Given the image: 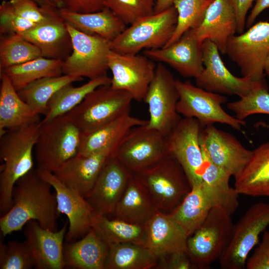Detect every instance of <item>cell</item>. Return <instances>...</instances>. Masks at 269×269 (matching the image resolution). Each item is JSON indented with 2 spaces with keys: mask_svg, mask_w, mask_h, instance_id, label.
I'll list each match as a JSON object with an SVG mask.
<instances>
[{
  "mask_svg": "<svg viewBox=\"0 0 269 269\" xmlns=\"http://www.w3.org/2000/svg\"><path fill=\"white\" fill-rule=\"evenodd\" d=\"M52 187L33 168L15 183L11 209L0 218L3 237L21 230L30 220L45 229L56 231L58 214Z\"/></svg>",
  "mask_w": 269,
  "mask_h": 269,
  "instance_id": "1",
  "label": "cell"
},
{
  "mask_svg": "<svg viewBox=\"0 0 269 269\" xmlns=\"http://www.w3.org/2000/svg\"><path fill=\"white\" fill-rule=\"evenodd\" d=\"M41 122L7 131L0 135L1 216L12 206V190L15 183L34 168L33 150Z\"/></svg>",
  "mask_w": 269,
  "mask_h": 269,
  "instance_id": "2",
  "label": "cell"
},
{
  "mask_svg": "<svg viewBox=\"0 0 269 269\" xmlns=\"http://www.w3.org/2000/svg\"><path fill=\"white\" fill-rule=\"evenodd\" d=\"M150 195L156 210L170 214L191 189L182 166L170 153L133 174Z\"/></svg>",
  "mask_w": 269,
  "mask_h": 269,
  "instance_id": "3",
  "label": "cell"
},
{
  "mask_svg": "<svg viewBox=\"0 0 269 269\" xmlns=\"http://www.w3.org/2000/svg\"><path fill=\"white\" fill-rule=\"evenodd\" d=\"M82 134L67 114L41 122L35 147L36 169L54 173L79 153Z\"/></svg>",
  "mask_w": 269,
  "mask_h": 269,
  "instance_id": "4",
  "label": "cell"
},
{
  "mask_svg": "<svg viewBox=\"0 0 269 269\" xmlns=\"http://www.w3.org/2000/svg\"><path fill=\"white\" fill-rule=\"evenodd\" d=\"M177 20V12L173 6L141 17L111 41V49L120 53L136 54L142 49L162 48L171 37Z\"/></svg>",
  "mask_w": 269,
  "mask_h": 269,
  "instance_id": "5",
  "label": "cell"
},
{
  "mask_svg": "<svg viewBox=\"0 0 269 269\" xmlns=\"http://www.w3.org/2000/svg\"><path fill=\"white\" fill-rule=\"evenodd\" d=\"M134 100L127 91L101 86L67 115L83 133L91 131L130 113Z\"/></svg>",
  "mask_w": 269,
  "mask_h": 269,
  "instance_id": "6",
  "label": "cell"
},
{
  "mask_svg": "<svg viewBox=\"0 0 269 269\" xmlns=\"http://www.w3.org/2000/svg\"><path fill=\"white\" fill-rule=\"evenodd\" d=\"M234 225L232 214L218 207L211 209L187 241V252L198 269H207L220 259L231 241Z\"/></svg>",
  "mask_w": 269,
  "mask_h": 269,
  "instance_id": "7",
  "label": "cell"
},
{
  "mask_svg": "<svg viewBox=\"0 0 269 269\" xmlns=\"http://www.w3.org/2000/svg\"><path fill=\"white\" fill-rule=\"evenodd\" d=\"M179 93L177 111L184 117L197 120L202 127L215 123L226 124L241 131L246 124L227 113L222 105L227 98L221 94L207 91L193 85L190 81L176 80Z\"/></svg>",
  "mask_w": 269,
  "mask_h": 269,
  "instance_id": "8",
  "label": "cell"
},
{
  "mask_svg": "<svg viewBox=\"0 0 269 269\" xmlns=\"http://www.w3.org/2000/svg\"><path fill=\"white\" fill-rule=\"evenodd\" d=\"M66 24L72 50L63 61V74L89 80L106 75L111 41L97 35L86 34Z\"/></svg>",
  "mask_w": 269,
  "mask_h": 269,
  "instance_id": "9",
  "label": "cell"
},
{
  "mask_svg": "<svg viewBox=\"0 0 269 269\" xmlns=\"http://www.w3.org/2000/svg\"><path fill=\"white\" fill-rule=\"evenodd\" d=\"M269 226V204L258 202L251 206L234 225L231 241L220 257L223 269H242L248 256L258 244L259 237Z\"/></svg>",
  "mask_w": 269,
  "mask_h": 269,
  "instance_id": "10",
  "label": "cell"
},
{
  "mask_svg": "<svg viewBox=\"0 0 269 269\" xmlns=\"http://www.w3.org/2000/svg\"><path fill=\"white\" fill-rule=\"evenodd\" d=\"M169 153L166 136L145 125L130 129L121 140L113 156L134 174Z\"/></svg>",
  "mask_w": 269,
  "mask_h": 269,
  "instance_id": "11",
  "label": "cell"
},
{
  "mask_svg": "<svg viewBox=\"0 0 269 269\" xmlns=\"http://www.w3.org/2000/svg\"><path fill=\"white\" fill-rule=\"evenodd\" d=\"M176 80L171 72L159 62L143 99L148 105L149 114L146 126L165 136L181 119L177 111L179 96Z\"/></svg>",
  "mask_w": 269,
  "mask_h": 269,
  "instance_id": "12",
  "label": "cell"
},
{
  "mask_svg": "<svg viewBox=\"0 0 269 269\" xmlns=\"http://www.w3.org/2000/svg\"><path fill=\"white\" fill-rule=\"evenodd\" d=\"M226 54L236 63L244 77L254 81L264 78V65L269 54V22L259 21L228 41Z\"/></svg>",
  "mask_w": 269,
  "mask_h": 269,
  "instance_id": "13",
  "label": "cell"
},
{
  "mask_svg": "<svg viewBox=\"0 0 269 269\" xmlns=\"http://www.w3.org/2000/svg\"><path fill=\"white\" fill-rule=\"evenodd\" d=\"M202 51L204 69L195 78L200 88L209 92L237 96L241 98L265 81L263 79L254 81L246 77H238L233 75L222 61L217 46L210 40L203 41Z\"/></svg>",
  "mask_w": 269,
  "mask_h": 269,
  "instance_id": "14",
  "label": "cell"
},
{
  "mask_svg": "<svg viewBox=\"0 0 269 269\" xmlns=\"http://www.w3.org/2000/svg\"><path fill=\"white\" fill-rule=\"evenodd\" d=\"M153 60L140 54H123L111 50L107 55L112 77L110 85L129 92L134 100H143L154 75Z\"/></svg>",
  "mask_w": 269,
  "mask_h": 269,
  "instance_id": "15",
  "label": "cell"
},
{
  "mask_svg": "<svg viewBox=\"0 0 269 269\" xmlns=\"http://www.w3.org/2000/svg\"><path fill=\"white\" fill-rule=\"evenodd\" d=\"M202 126L194 118H181L166 136L168 150L178 161L191 185L202 183L204 157L200 135Z\"/></svg>",
  "mask_w": 269,
  "mask_h": 269,
  "instance_id": "16",
  "label": "cell"
},
{
  "mask_svg": "<svg viewBox=\"0 0 269 269\" xmlns=\"http://www.w3.org/2000/svg\"><path fill=\"white\" fill-rule=\"evenodd\" d=\"M200 142L211 161L231 176L243 170L253 154V150L246 148L234 136L213 124L202 127Z\"/></svg>",
  "mask_w": 269,
  "mask_h": 269,
  "instance_id": "17",
  "label": "cell"
},
{
  "mask_svg": "<svg viewBox=\"0 0 269 269\" xmlns=\"http://www.w3.org/2000/svg\"><path fill=\"white\" fill-rule=\"evenodd\" d=\"M37 170L55 191L58 214L67 217L69 225L66 241L70 242L83 237L92 228L95 212L92 206L85 198L64 184L53 172Z\"/></svg>",
  "mask_w": 269,
  "mask_h": 269,
  "instance_id": "18",
  "label": "cell"
},
{
  "mask_svg": "<svg viewBox=\"0 0 269 269\" xmlns=\"http://www.w3.org/2000/svg\"><path fill=\"white\" fill-rule=\"evenodd\" d=\"M120 142L89 155L78 153L53 173L64 184L86 198L107 161L113 156Z\"/></svg>",
  "mask_w": 269,
  "mask_h": 269,
  "instance_id": "19",
  "label": "cell"
},
{
  "mask_svg": "<svg viewBox=\"0 0 269 269\" xmlns=\"http://www.w3.org/2000/svg\"><path fill=\"white\" fill-rule=\"evenodd\" d=\"M202 43L189 29L174 43L161 48L145 49L143 53L153 61L169 65L184 77L196 78L204 69Z\"/></svg>",
  "mask_w": 269,
  "mask_h": 269,
  "instance_id": "20",
  "label": "cell"
},
{
  "mask_svg": "<svg viewBox=\"0 0 269 269\" xmlns=\"http://www.w3.org/2000/svg\"><path fill=\"white\" fill-rule=\"evenodd\" d=\"M132 174L114 156L108 159L85 198L96 214H113Z\"/></svg>",
  "mask_w": 269,
  "mask_h": 269,
  "instance_id": "21",
  "label": "cell"
},
{
  "mask_svg": "<svg viewBox=\"0 0 269 269\" xmlns=\"http://www.w3.org/2000/svg\"><path fill=\"white\" fill-rule=\"evenodd\" d=\"M68 220L59 230L42 228L35 220L25 225L24 235L36 269L65 268L63 241L67 232Z\"/></svg>",
  "mask_w": 269,
  "mask_h": 269,
  "instance_id": "22",
  "label": "cell"
},
{
  "mask_svg": "<svg viewBox=\"0 0 269 269\" xmlns=\"http://www.w3.org/2000/svg\"><path fill=\"white\" fill-rule=\"evenodd\" d=\"M237 27L236 15L230 0H213L201 23L191 30L201 43L210 40L226 54L228 41L237 32Z\"/></svg>",
  "mask_w": 269,
  "mask_h": 269,
  "instance_id": "23",
  "label": "cell"
},
{
  "mask_svg": "<svg viewBox=\"0 0 269 269\" xmlns=\"http://www.w3.org/2000/svg\"><path fill=\"white\" fill-rule=\"evenodd\" d=\"M145 245L157 260L170 254L187 252L188 236L169 214L156 211L145 225Z\"/></svg>",
  "mask_w": 269,
  "mask_h": 269,
  "instance_id": "24",
  "label": "cell"
},
{
  "mask_svg": "<svg viewBox=\"0 0 269 269\" xmlns=\"http://www.w3.org/2000/svg\"><path fill=\"white\" fill-rule=\"evenodd\" d=\"M21 35L38 48L42 57L63 61L72 52L71 36L61 17L38 24Z\"/></svg>",
  "mask_w": 269,
  "mask_h": 269,
  "instance_id": "25",
  "label": "cell"
},
{
  "mask_svg": "<svg viewBox=\"0 0 269 269\" xmlns=\"http://www.w3.org/2000/svg\"><path fill=\"white\" fill-rule=\"evenodd\" d=\"M0 75V135L40 122V115L21 98L5 74Z\"/></svg>",
  "mask_w": 269,
  "mask_h": 269,
  "instance_id": "26",
  "label": "cell"
},
{
  "mask_svg": "<svg viewBox=\"0 0 269 269\" xmlns=\"http://www.w3.org/2000/svg\"><path fill=\"white\" fill-rule=\"evenodd\" d=\"M234 177V187L239 194L269 196V141L253 150L248 163Z\"/></svg>",
  "mask_w": 269,
  "mask_h": 269,
  "instance_id": "27",
  "label": "cell"
},
{
  "mask_svg": "<svg viewBox=\"0 0 269 269\" xmlns=\"http://www.w3.org/2000/svg\"><path fill=\"white\" fill-rule=\"evenodd\" d=\"M58 10L65 22L76 29L86 34L100 36L110 41L127 28V24L106 7L98 11L85 13L64 8Z\"/></svg>",
  "mask_w": 269,
  "mask_h": 269,
  "instance_id": "28",
  "label": "cell"
},
{
  "mask_svg": "<svg viewBox=\"0 0 269 269\" xmlns=\"http://www.w3.org/2000/svg\"><path fill=\"white\" fill-rule=\"evenodd\" d=\"M108 245L92 228L82 238L64 246L65 268L104 269Z\"/></svg>",
  "mask_w": 269,
  "mask_h": 269,
  "instance_id": "29",
  "label": "cell"
},
{
  "mask_svg": "<svg viewBox=\"0 0 269 269\" xmlns=\"http://www.w3.org/2000/svg\"><path fill=\"white\" fill-rule=\"evenodd\" d=\"M156 211L147 190L132 174L113 215L131 223L145 225Z\"/></svg>",
  "mask_w": 269,
  "mask_h": 269,
  "instance_id": "30",
  "label": "cell"
},
{
  "mask_svg": "<svg viewBox=\"0 0 269 269\" xmlns=\"http://www.w3.org/2000/svg\"><path fill=\"white\" fill-rule=\"evenodd\" d=\"M148 120L126 114L91 131L83 133L79 154L87 156L119 143L131 128L143 126Z\"/></svg>",
  "mask_w": 269,
  "mask_h": 269,
  "instance_id": "31",
  "label": "cell"
},
{
  "mask_svg": "<svg viewBox=\"0 0 269 269\" xmlns=\"http://www.w3.org/2000/svg\"><path fill=\"white\" fill-rule=\"evenodd\" d=\"M204 167L202 185L209 196L213 207H218L233 214L239 206V195L235 187L230 186L231 176L213 163L202 150Z\"/></svg>",
  "mask_w": 269,
  "mask_h": 269,
  "instance_id": "32",
  "label": "cell"
},
{
  "mask_svg": "<svg viewBox=\"0 0 269 269\" xmlns=\"http://www.w3.org/2000/svg\"><path fill=\"white\" fill-rule=\"evenodd\" d=\"M201 183L193 185L181 203L169 214L188 237L200 227L213 208Z\"/></svg>",
  "mask_w": 269,
  "mask_h": 269,
  "instance_id": "33",
  "label": "cell"
},
{
  "mask_svg": "<svg viewBox=\"0 0 269 269\" xmlns=\"http://www.w3.org/2000/svg\"><path fill=\"white\" fill-rule=\"evenodd\" d=\"M111 78L107 75L89 80L78 87L72 84L65 85L58 90L50 99L46 114L42 123L51 121L66 115L80 104L86 96L97 88L111 84Z\"/></svg>",
  "mask_w": 269,
  "mask_h": 269,
  "instance_id": "34",
  "label": "cell"
},
{
  "mask_svg": "<svg viewBox=\"0 0 269 269\" xmlns=\"http://www.w3.org/2000/svg\"><path fill=\"white\" fill-rule=\"evenodd\" d=\"M158 260L144 244L125 243L109 247L104 269H149Z\"/></svg>",
  "mask_w": 269,
  "mask_h": 269,
  "instance_id": "35",
  "label": "cell"
},
{
  "mask_svg": "<svg viewBox=\"0 0 269 269\" xmlns=\"http://www.w3.org/2000/svg\"><path fill=\"white\" fill-rule=\"evenodd\" d=\"M63 61L41 56L5 68L0 71V74H5L18 92L39 79L63 75Z\"/></svg>",
  "mask_w": 269,
  "mask_h": 269,
  "instance_id": "36",
  "label": "cell"
},
{
  "mask_svg": "<svg viewBox=\"0 0 269 269\" xmlns=\"http://www.w3.org/2000/svg\"><path fill=\"white\" fill-rule=\"evenodd\" d=\"M92 228L109 247L125 243L145 244V225L116 218L110 219L107 216L95 213Z\"/></svg>",
  "mask_w": 269,
  "mask_h": 269,
  "instance_id": "37",
  "label": "cell"
},
{
  "mask_svg": "<svg viewBox=\"0 0 269 269\" xmlns=\"http://www.w3.org/2000/svg\"><path fill=\"white\" fill-rule=\"evenodd\" d=\"M83 78L63 74L43 77L29 83L18 91L21 98L39 115L46 114L52 97L66 85L80 81Z\"/></svg>",
  "mask_w": 269,
  "mask_h": 269,
  "instance_id": "38",
  "label": "cell"
},
{
  "mask_svg": "<svg viewBox=\"0 0 269 269\" xmlns=\"http://www.w3.org/2000/svg\"><path fill=\"white\" fill-rule=\"evenodd\" d=\"M41 56L38 48L21 34L0 35V71Z\"/></svg>",
  "mask_w": 269,
  "mask_h": 269,
  "instance_id": "39",
  "label": "cell"
},
{
  "mask_svg": "<svg viewBox=\"0 0 269 269\" xmlns=\"http://www.w3.org/2000/svg\"><path fill=\"white\" fill-rule=\"evenodd\" d=\"M213 0H175L173 6L177 12V20L167 46L178 40L187 31L197 27Z\"/></svg>",
  "mask_w": 269,
  "mask_h": 269,
  "instance_id": "40",
  "label": "cell"
},
{
  "mask_svg": "<svg viewBox=\"0 0 269 269\" xmlns=\"http://www.w3.org/2000/svg\"><path fill=\"white\" fill-rule=\"evenodd\" d=\"M227 107L241 120L254 114L269 115V93L266 81L246 96L227 103Z\"/></svg>",
  "mask_w": 269,
  "mask_h": 269,
  "instance_id": "41",
  "label": "cell"
},
{
  "mask_svg": "<svg viewBox=\"0 0 269 269\" xmlns=\"http://www.w3.org/2000/svg\"><path fill=\"white\" fill-rule=\"evenodd\" d=\"M33 267V259L25 241H10L7 245L0 241V269H30Z\"/></svg>",
  "mask_w": 269,
  "mask_h": 269,
  "instance_id": "42",
  "label": "cell"
},
{
  "mask_svg": "<svg viewBox=\"0 0 269 269\" xmlns=\"http://www.w3.org/2000/svg\"><path fill=\"white\" fill-rule=\"evenodd\" d=\"M156 0H105V6L111 9L126 24H131L152 14Z\"/></svg>",
  "mask_w": 269,
  "mask_h": 269,
  "instance_id": "43",
  "label": "cell"
},
{
  "mask_svg": "<svg viewBox=\"0 0 269 269\" xmlns=\"http://www.w3.org/2000/svg\"><path fill=\"white\" fill-rule=\"evenodd\" d=\"M9 2L18 15L37 24L61 17L57 8L43 7L33 0H10Z\"/></svg>",
  "mask_w": 269,
  "mask_h": 269,
  "instance_id": "44",
  "label": "cell"
},
{
  "mask_svg": "<svg viewBox=\"0 0 269 269\" xmlns=\"http://www.w3.org/2000/svg\"><path fill=\"white\" fill-rule=\"evenodd\" d=\"M36 25L18 15L9 0L1 2L0 5V35L22 34Z\"/></svg>",
  "mask_w": 269,
  "mask_h": 269,
  "instance_id": "45",
  "label": "cell"
},
{
  "mask_svg": "<svg viewBox=\"0 0 269 269\" xmlns=\"http://www.w3.org/2000/svg\"><path fill=\"white\" fill-rule=\"evenodd\" d=\"M247 269H269V231L264 232L261 242L247 259Z\"/></svg>",
  "mask_w": 269,
  "mask_h": 269,
  "instance_id": "46",
  "label": "cell"
},
{
  "mask_svg": "<svg viewBox=\"0 0 269 269\" xmlns=\"http://www.w3.org/2000/svg\"><path fill=\"white\" fill-rule=\"evenodd\" d=\"M156 267L162 269H198L187 252H177L159 259Z\"/></svg>",
  "mask_w": 269,
  "mask_h": 269,
  "instance_id": "47",
  "label": "cell"
},
{
  "mask_svg": "<svg viewBox=\"0 0 269 269\" xmlns=\"http://www.w3.org/2000/svg\"><path fill=\"white\" fill-rule=\"evenodd\" d=\"M62 8L77 13H91L105 7V0H62Z\"/></svg>",
  "mask_w": 269,
  "mask_h": 269,
  "instance_id": "48",
  "label": "cell"
},
{
  "mask_svg": "<svg viewBox=\"0 0 269 269\" xmlns=\"http://www.w3.org/2000/svg\"><path fill=\"white\" fill-rule=\"evenodd\" d=\"M255 0H230L237 18V32L241 34L246 25L247 13Z\"/></svg>",
  "mask_w": 269,
  "mask_h": 269,
  "instance_id": "49",
  "label": "cell"
},
{
  "mask_svg": "<svg viewBox=\"0 0 269 269\" xmlns=\"http://www.w3.org/2000/svg\"><path fill=\"white\" fill-rule=\"evenodd\" d=\"M269 8V0H256V3L246 19L247 28L251 27L257 17L264 10Z\"/></svg>",
  "mask_w": 269,
  "mask_h": 269,
  "instance_id": "50",
  "label": "cell"
},
{
  "mask_svg": "<svg viewBox=\"0 0 269 269\" xmlns=\"http://www.w3.org/2000/svg\"><path fill=\"white\" fill-rule=\"evenodd\" d=\"M175 0H156L154 7V13L162 12L173 6Z\"/></svg>",
  "mask_w": 269,
  "mask_h": 269,
  "instance_id": "51",
  "label": "cell"
},
{
  "mask_svg": "<svg viewBox=\"0 0 269 269\" xmlns=\"http://www.w3.org/2000/svg\"><path fill=\"white\" fill-rule=\"evenodd\" d=\"M38 5L45 7H55L49 0H33Z\"/></svg>",
  "mask_w": 269,
  "mask_h": 269,
  "instance_id": "52",
  "label": "cell"
},
{
  "mask_svg": "<svg viewBox=\"0 0 269 269\" xmlns=\"http://www.w3.org/2000/svg\"><path fill=\"white\" fill-rule=\"evenodd\" d=\"M57 9L62 8L63 3L62 0H49Z\"/></svg>",
  "mask_w": 269,
  "mask_h": 269,
  "instance_id": "53",
  "label": "cell"
},
{
  "mask_svg": "<svg viewBox=\"0 0 269 269\" xmlns=\"http://www.w3.org/2000/svg\"><path fill=\"white\" fill-rule=\"evenodd\" d=\"M264 71L269 78V54L268 55L265 63Z\"/></svg>",
  "mask_w": 269,
  "mask_h": 269,
  "instance_id": "54",
  "label": "cell"
}]
</instances>
